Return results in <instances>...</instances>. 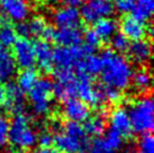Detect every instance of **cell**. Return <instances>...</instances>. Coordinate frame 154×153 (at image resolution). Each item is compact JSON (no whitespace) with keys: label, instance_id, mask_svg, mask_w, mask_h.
Here are the masks:
<instances>
[{"label":"cell","instance_id":"cell-4","mask_svg":"<svg viewBox=\"0 0 154 153\" xmlns=\"http://www.w3.org/2000/svg\"><path fill=\"white\" fill-rule=\"evenodd\" d=\"M53 83L46 78H38L28 90V99L33 111L38 116H45L53 105Z\"/></svg>","mask_w":154,"mask_h":153},{"label":"cell","instance_id":"cell-46","mask_svg":"<svg viewBox=\"0 0 154 153\" xmlns=\"http://www.w3.org/2000/svg\"><path fill=\"white\" fill-rule=\"evenodd\" d=\"M115 1H116V0H115Z\"/></svg>","mask_w":154,"mask_h":153},{"label":"cell","instance_id":"cell-29","mask_svg":"<svg viewBox=\"0 0 154 153\" xmlns=\"http://www.w3.org/2000/svg\"><path fill=\"white\" fill-rule=\"evenodd\" d=\"M124 137L118 134L117 132L110 130L109 132L106 134L103 141L106 142V144L110 148L112 151H117V150H120L124 145Z\"/></svg>","mask_w":154,"mask_h":153},{"label":"cell","instance_id":"cell-9","mask_svg":"<svg viewBox=\"0 0 154 153\" xmlns=\"http://www.w3.org/2000/svg\"><path fill=\"white\" fill-rule=\"evenodd\" d=\"M13 58L16 65L22 69L33 68L35 64L34 44L27 37H19L13 45Z\"/></svg>","mask_w":154,"mask_h":153},{"label":"cell","instance_id":"cell-22","mask_svg":"<svg viewBox=\"0 0 154 153\" xmlns=\"http://www.w3.org/2000/svg\"><path fill=\"white\" fill-rule=\"evenodd\" d=\"M132 16L138 20H150L154 13V0H134Z\"/></svg>","mask_w":154,"mask_h":153},{"label":"cell","instance_id":"cell-18","mask_svg":"<svg viewBox=\"0 0 154 153\" xmlns=\"http://www.w3.org/2000/svg\"><path fill=\"white\" fill-rule=\"evenodd\" d=\"M35 63L39 70L48 72L53 68V48L46 41H39L34 44Z\"/></svg>","mask_w":154,"mask_h":153},{"label":"cell","instance_id":"cell-19","mask_svg":"<svg viewBox=\"0 0 154 153\" xmlns=\"http://www.w3.org/2000/svg\"><path fill=\"white\" fill-rule=\"evenodd\" d=\"M53 39L60 46H74L82 42V33L77 27L59 28L54 32Z\"/></svg>","mask_w":154,"mask_h":153},{"label":"cell","instance_id":"cell-1","mask_svg":"<svg viewBox=\"0 0 154 153\" xmlns=\"http://www.w3.org/2000/svg\"><path fill=\"white\" fill-rule=\"evenodd\" d=\"M101 70L100 78L103 86L123 91L132 83L133 67L125 56L114 50H106L100 56Z\"/></svg>","mask_w":154,"mask_h":153},{"label":"cell","instance_id":"cell-34","mask_svg":"<svg viewBox=\"0 0 154 153\" xmlns=\"http://www.w3.org/2000/svg\"><path fill=\"white\" fill-rule=\"evenodd\" d=\"M9 125L10 122L5 116L0 115V146H5L8 142Z\"/></svg>","mask_w":154,"mask_h":153},{"label":"cell","instance_id":"cell-30","mask_svg":"<svg viewBox=\"0 0 154 153\" xmlns=\"http://www.w3.org/2000/svg\"><path fill=\"white\" fill-rule=\"evenodd\" d=\"M111 46L116 52H125L127 51L129 46V39L123 33H115L110 38Z\"/></svg>","mask_w":154,"mask_h":153},{"label":"cell","instance_id":"cell-36","mask_svg":"<svg viewBox=\"0 0 154 153\" xmlns=\"http://www.w3.org/2000/svg\"><path fill=\"white\" fill-rule=\"evenodd\" d=\"M37 142L41 144V146H51L53 143V135L46 130H44L37 135Z\"/></svg>","mask_w":154,"mask_h":153},{"label":"cell","instance_id":"cell-17","mask_svg":"<svg viewBox=\"0 0 154 153\" xmlns=\"http://www.w3.org/2000/svg\"><path fill=\"white\" fill-rule=\"evenodd\" d=\"M128 55L134 63L136 64H145L149 62V60L152 54V46L151 43L147 39L141 38L133 41L132 44H129Z\"/></svg>","mask_w":154,"mask_h":153},{"label":"cell","instance_id":"cell-26","mask_svg":"<svg viewBox=\"0 0 154 153\" xmlns=\"http://www.w3.org/2000/svg\"><path fill=\"white\" fill-rule=\"evenodd\" d=\"M132 82L135 89L140 92H146L150 90L152 85V76L146 69H140L133 73Z\"/></svg>","mask_w":154,"mask_h":153},{"label":"cell","instance_id":"cell-31","mask_svg":"<svg viewBox=\"0 0 154 153\" xmlns=\"http://www.w3.org/2000/svg\"><path fill=\"white\" fill-rule=\"evenodd\" d=\"M82 39L85 41V47L89 52H91V53L96 48H98L100 46V44H101V39L97 35V33L94 32V30H88L86 34H85V36H82Z\"/></svg>","mask_w":154,"mask_h":153},{"label":"cell","instance_id":"cell-33","mask_svg":"<svg viewBox=\"0 0 154 153\" xmlns=\"http://www.w3.org/2000/svg\"><path fill=\"white\" fill-rule=\"evenodd\" d=\"M101 92H103V99L105 102H117L120 99V91L119 90L115 89V88H111V87H107V86H103L101 88Z\"/></svg>","mask_w":154,"mask_h":153},{"label":"cell","instance_id":"cell-39","mask_svg":"<svg viewBox=\"0 0 154 153\" xmlns=\"http://www.w3.org/2000/svg\"><path fill=\"white\" fill-rule=\"evenodd\" d=\"M33 153H57V151L51 146H41L38 149H35Z\"/></svg>","mask_w":154,"mask_h":153},{"label":"cell","instance_id":"cell-13","mask_svg":"<svg viewBox=\"0 0 154 153\" xmlns=\"http://www.w3.org/2000/svg\"><path fill=\"white\" fill-rule=\"evenodd\" d=\"M53 23L59 28L65 27H77L81 21L80 11L73 6H63L55 9V11L52 14Z\"/></svg>","mask_w":154,"mask_h":153},{"label":"cell","instance_id":"cell-27","mask_svg":"<svg viewBox=\"0 0 154 153\" xmlns=\"http://www.w3.org/2000/svg\"><path fill=\"white\" fill-rule=\"evenodd\" d=\"M37 79H38V76L35 70H33L32 68L23 69V71L17 76V86L24 92L25 91L28 92V90L34 86Z\"/></svg>","mask_w":154,"mask_h":153},{"label":"cell","instance_id":"cell-25","mask_svg":"<svg viewBox=\"0 0 154 153\" xmlns=\"http://www.w3.org/2000/svg\"><path fill=\"white\" fill-rule=\"evenodd\" d=\"M85 122H86V125L83 127L86 130L87 134L99 136L106 130V119L101 114L94 115L91 117L89 116Z\"/></svg>","mask_w":154,"mask_h":153},{"label":"cell","instance_id":"cell-24","mask_svg":"<svg viewBox=\"0 0 154 153\" xmlns=\"http://www.w3.org/2000/svg\"><path fill=\"white\" fill-rule=\"evenodd\" d=\"M118 24L114 18H103L94 23V32L97 33L101 41H107L110 39L111 36L117 33Z\"/></svg>","mask_w":154,"mask_h":153},{"label":"cell","instance_id":"cell-35","mask_svg":"<svg viewBox=\"0 0 154 153\" xmlns=\"http://www.w3.org/2000/svg\"><path fill=\"white\" fill-rule=\"evenodd\" d=\"M115 151L112 150L106 144V142L103 141V139H97L92 142L91 145V153H114Z\"/></svg>","mask_w":154,"mask_h":153},{"label":"cell","instance_id":"cell-44","mask_svg":"<svg viewBox=\"0 0 154 153\" xmlns=\"http://www.w3.org/2000/svg\"><path fill=\"white\" fill-rule=\"evenodd\" d=\"M81 153H86V152H81Z\"/></svg>","mask_w":154,"mask_h":153},{"label":"cell","instance_id":"cell-11","mask_svg":"<svg viewBox=\"0 0 154 153\" xmlns=\"http://www.w3.org/2000/svg\"><path fill=\"white\" fill-rule=\"evenodd\" d=\"M4 105L13 114H20L25 107V96L17 83L9 82L4 89Z\"/></svg>","mask_w":154,"mask_h":153},{"label":"cell","instance_id":"cell-23","mask_svg":"<svg viewBox=\"0 0 154 153\" xmlns=\"http://www.w3.org/2000/svg\"><path fill=\"white\" fill-rule=\"evenodd\" d=\"M78 72L85 73L87 76H94L96 74H99L101 70V59L100 56L94 55L92 53H88L82 61L78 65Z\"/></svg>","mask_w":154,"mask_h":153},{"label":"cell","instance_id":"cell-41","mask_svg":"<svg viewBox=\"0 0 154 153\" xmlns=\"http://www.w3.org/2000/svg\"><path fill=\"white\" fill-rule=\"evenodd\" d=\"M4 106V88H0V111Z\"/></svg>","mask_w":154,"mask_h":153},{"label":"cell","instance_id":"cell-7","mask_svg":"<svg viewBox=\"0 0 154 153\" xmlns=\"http://www.w3.org/2000/svg\"><path fill=\"white\" fill-rule=\"evenodd\" d=\"M114 13L110 0H87L80 11V16L86 23L94 24L103 18L109 17Z\"/></svg>","mask_w":154,"mask_h":153},{"label":"cell","instance_id":"cell-14","mask_svg":"<svg viewBox=\"0 0 154 153\" xmlns=\"http://www.w3.org/2000/svg\"><path fill=\"white\" fill-rule=\"evenodd\" d=\"M88 142L82 141L75 136H72L65 132H59L53 136V143L56 151L62 153H79L86 148Z\"/></svg>","mask_w":154,"mask_h":153},{"label":"cell","instance_id":"cell-21","mask_svg":"<svg viewBox=\"0 0 154 153\" xmlns=\"http://www.w3.org/2000/svg\"><path fill=\"white\" fill-rule=\"evenodd\" d=\"M28 24V30H29V35H33L35 37L44 38V39H53V35L55 30L52 28L51 26L47 24L45 18L41 16L32 18V20Z\"/></svg>","mask_w":154,"mask_h":153},{"label":"cell","instance_id":"cell-42","mask_svg":"<svg viewBox=\"0 0 154 153\" xmlns=\"http://www.w3.org/2000/svg\"><path fill=\"white\" fill-rule=\"evenodd\" d=\"M7 153H25L24 152V150H20V149H17V148H14L11 150H8Z\"/></svg>","mask_w":154,"mask_h":153},{"label":"cell","instance_id":"cell-40","mask_svg":"<svg viewBox=\"0 0 154 153\" xmlns=\"http://www.w3.org/2000/svg\"><path fill=\"white\" fill-rule=\"evenodd\" d=\"M60 1H63L66 6H73V7H75V6L81 4L82 0H60Z\"/></svg>","mask_w":154,"mask_h":153},{"label":"cell","instance_id":"cell-28","mask_svg":"<svg viewBox=\"0 0 154 153\" xmlns=\"http://www.w3.org/2000/svg\"><path fill=\"white\" fill-rule=\"evenodd\" d=\"M17 39L16 30L8 23H4L0 26V44L5 47H10Z\"/></svg>","mask_w":154,"mask_h":153},{"label":"cell","instance_id":"cell-3","mask_svg":"<svg viewBox=\"0 0 154 153\" xmlns=\"http://www.w3.org/2000/svg\"><path fill=\"white\" fill-rule=\"evenodd\" d=\"M8 141L14 148L20 150H29L37 143V133L29 118L24 114H16L9 125Z\"/></svg>","mask_w":154,"mask_h":153},{"label":"cell","instance_id":"cell-8","mask_svg":"<svg viewBox=\"0 0 154 153\" xmlns=\"http://www.w3.org/2000/svg\"><path fill=\"white\" fill-rule=\"evenodd\" d=\"M55 83H53V94L61 100L75 97L77 74L72 70H55Z\"/></svg>","mask_w":154,"mask_h":153},{"label":"cell","instance_id":"cell-37","mask_svg":"<svg viewBox=\"0 0 154 153\" xmlns=\"http://www.w3.org/2000/svg\"><path fill=\"white\" fill-rule=\"evenodd\" d=\"M134 0H116V9L119 13H128L133 8Z\"/></svg>","mask_w":154,"mask_h":153},{"label":"cell","instance_id":"cell-20","mask_svg":"<svg viewBox=\"0 0 154 153\" xmlns=\"http://www.w3.org/2000/svg\"><path fill=\"white\" fill-rule=\"evenodd\" d=\"M16 63L7 47L0 44V81H8L16 72Z\"/></svg>","mask_w":154,"mask_h":153},{"label":"cell","instance_id":"cell-45","mask_svg":"<svg viewBox=\"0 0 154 153\" xmlns=\"http://www.w3.org/2000/svg\"><path fill=\"white\" fill-rule=\"evenodd\" d=\"M0 1H1V0H0Z\"/></svg>","mask_w":154,"mask_h":153},{"label":"cell","instance_id":"cell-16","mask_svg":"<svg viewBox=\"0 0 154 153\" xmlns=\"http://www.w3.org/2000/svg\"><path fill=\"white\" fill-rule=\"evenodd\" d=\"M120 30L126 37L132 41L144 38L149 32V28L144 21L138 20L133 16H127L122 20Z\"/></svg>","mask_w":154,"mask_h":153},{"label":"cell","instance_id":"cell-12","mask_svg":"<svg viewBox=\"0 0 154 153\" xmlns=\"http://www.w3.org/2000/svg\"><path fill=\"white\" fill-rule=\"evenodd\" d=\"M62 109H63V114L65 117L72 122L81 123V122H85L90 116V109L88 104L75 97L69 98L64 100Z\"/></svg>","mask_w":154,"mask_h":153},{"label":"cell","instance_id":"cell-5","mask_svg":"<svg viewBox=\"0 0 154 153\" xmlns=\"http://www.w3.org/2000/svg\"><path fill=\"white\" fill-rule=\"evenodd\" d=\"M88 53L91 52L85 46H59L53 50V65H55V70H72L78 68Z\"/></svg>","mask_w":154,"mask_h":153},{"label":"cell","instance_id":"cell-2","mask_svg":"<svg viewBox=\"0 0 154 153\" xmlns=\"http://www.w3.org/2000/svg\"><path fill=\"white\" fill-rule=\"evenodd\" d=\"M128 116L132 131L137 134L150 133L154 127V105L152 98L143 96L131 104Z\"/></svg>","mask_w":154,"mask_h":153},{"label":"cell","instance_id":"cell-32","mask_svg":"<svg viewBox=\"0 0 154 153\" xmlns=\"http://www.w3.org/2000/svg\"><path fill=\"white\" fill-rule=\"evenodd\" d=\"M137 153H154V139L151 133L142 134L138 141V152Z\"/></svg>","mask_w":154,"mask_h":153},{"label":"cell","instance_id":"cell-43","mask_svg":"<svg viewBox=\"0 0 154 153\" xmlns=\"http://www.w3.org/2000/svg\"><path fill=\"white\" fill-rule=\"evenodd\" d=\"M124 153H137L136 151H134V150H127V151H125Z\"/></svg>","mask_w":154,"mask_h":153},{"label":"cell","instance_id":"cell-10","mask_svg":"<svg viewBox=\"0 0 154 153\" xmlns=\"http://www.w3.org/2000/svg\"><path fill=\"white\" fill-rule=\"evenodd\" d=\"M1 9L5 16L11 21H25L30 14L28 0H1Z\"/></svg>","mask_w":154,"mask_h":153},{"label":"cell","instance_id":"cell-38","mask_svg":"<svg viewBox=\"0 0 154 153\" xmlns=\"http://www.w3.org/2000/svg\"><path fill=\"white\" fill-rule=\"evenodd\" d=\"M16 30V33L19 34V36L22 37H26L29 35V30H28V24L25 23V21H22V23H18L17 27L15 28Z\"/></svg>","mask_w":154,"mask_h":153},{"label":"cell","instance_id":"cell-15","mask_svg":"<svg viewBox=\"0 0 154 153\" xmlns=\"http://www.w3.org/2000/svg\"><path fill=\"white\" fill-rule=\"evenodd\" d=\"M109 125H110V130L120 134L124 139L129 137L133 132L128 113L122 107H117L110 113Z\"/></svg>","mask_w":154,"mask_h":153},{"label":"cell","instance_id":"cell-6","mask_svg":"<svg viewBox=\"0 0 154 153\" xmlns=\"http://www.w3.org/2000/svg\"><path fill=\"white\" fill-rule=\"evenodd\" d=\"M75 97L92 106H100L105 102L101 89L94 85L91 76L85 73H77Z\"/></svg>","mask_w":154,"mask_h":153}]
</instances>
